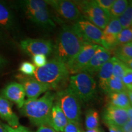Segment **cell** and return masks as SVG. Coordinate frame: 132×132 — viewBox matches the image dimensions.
Segmentation results:
<instances>
[{"mask_svg": "<svg viewBox=\"0 0 132 132\" xmlns=\"http://www.w3.org/2000/svg\"><path fill=\"white\" fill-rule=\"evenodd\" d=\"M85 43L72 26L64 25L54 45V58L66 65L78 54Z\"/></svg>", "mask_w": 132, "mask_h": 132, "instance_id": "6da1fadb", "label": "cell"}, {"mask_svg": "<svg viewBox=\"0 0 132 132\" xmlns=\"http://www.w3.org/2000/svg\"><path fill=\"white\" fill-rule=\"evenodd\" d=\"M55 94L48 91L39 98L27 99L21 108V113L36 126L48 125Z\"/></svg>", "mask_w": 132, "mask_h": 132, "instance_id": "7a4b0ae2", "label": "cell"}, {"mask_svg": "<svg viewBox=\"0 0 132 132\" xmlns=\"http://www.w3.org/2000/svg\"><path fill=\"white\" fill-rule=\"evenodd\" d=\"M69 76V72L65 64L53 58L47 62L45 65L36 67L35 73L32 77L49 85L52 89L65 83Z\"/></svg>", "mask_w": 132, "mask_h": 132, "instance_id": "3957f363", "label": "cell"}, {"mask_svg": "<svg viewBox=\"0 0 132 132\" xmlns=\"http://www.w3.org/2000/svg\"><path fill=\"white\" fill-rule=\"evenodd\" d=\"M96 82L92 76L81 72L71 76L68 87L81 100L87 102L94 97L96 94Z\"/></svg>", "mask_w": 132, "mask_h": 132, "instance_id": "277c9868", "label": "cell"}, {"mask_svg": "<svg viewBox=\"0 0 132 132\" xmlns=\"http://www.w3.org/2000/svg\"><path fill=\"white\" fill-rule=\"evenodd\" d=\"M55 103L59 105L69 122L79 123L81 116V100L68 87L55 94Z\"/></svg>", "mask_w": 132, "mask_h": 132, "instance_id": "5b68a950", "label": "cell"}, {"mask_svg": "<svg viewBox=\"0 0 132 132\" xmlns=\"http://www.w3.org/2000/svg\"><path fill=\"white\" fill-rule=\"evenodd\" d=\"M75 3L86 20L101 30L105 29L111 17L97 6L95 1H82Z\"/></svg>", "mask_w": 132, "mask_h": 132, "instance_id": "8992f818", "label": "cell"}, {"mask_svg": "<svg viewBox=\"0 0 132 132\" xmlns=\"http://www.w3.org/2000/svg\"><path fill=\"white\" fill-rule=\"evenodd\" d=\"M72 26L84 42L100 45L106 49L103 40L102 31L90 21L81 17Z\"/></svg>", "mask_w": 132, "mask_h": 132, "instance_id": "52a82bcc", "label": "cell"}, {"mask_svg": "<svg viewBox=\"0 0 132 132\" xmlns=\"http://www.w3.org/2000/svg\"><path fill=\"white\" fill-rule=\"evenodd\" d=\"M98 46L85 42L78 54L70 62L66 64L69 74L75 75L81 72L90 61Z\"/></svg>", "mask_w": 132, "mask_h": 132, "instance_id": "ba28073f", "label": "cell"}, {"mask_svg": "<svg viewBox=\"0 0 132 132\" xmlns=\"http://www.w3.org/2000/svg\"><path fill=\"white\" fill-rule=\"evenodd\" d=\"M20 47L29 56L43 54L45 56L53 53L54 45L50 40L43 39H26L20 42Z\"/></svg>", "mask_w": 132, "mask_h": 132, "instance_id": "9c48e42d", "label": "cell"}, {"mask_svg": "<svg viewBox=\"0 0 132 132\" xmlns=\"http://www.w3.org/2000/svg\"><path fill=\"white\" fill-rule=\"evenodd\" d=\"M48 5L54 10L62 19L69 21H77L81 18V14L78 7L72 1L66 0L47 1Z\"/></svg>", "mask_w": 132, "mask_h": 132, "instance_id": "30bf717a", "label": "cell"}, {"mask_svg": "<svg viewBox=\"0 0 132 132\" xmlns=\"http://www.w3.org/2000/svg\"><path fill=\"white\" fill-rule=\"evenodd\" d=\"M16 79L24 87L28 99H35L44 92L52 89L47 84L41 82L32 77H27L22 74L16 75Z\"/></svg>", "mask_w": 132, "mask_h": 132, "instance_id": "8fae6325", "label": "cell"}, {"mask_svg": "<svg viewBox=\"0 0 132 132\" xmlns=\"http://www.w3.org/2000/svg\"><path fill=\"white\" fill-rule=\"evenodd\" d=\"M0 95L9 102H14L20 109L25 102V91L20 82H10L1 90Z\"/></svg>", "mask_w": 132, "mask_h": 132, "instance_id": "7c38bea8", "label": "cell"}, {"mask_svg": "<svg viewBox=\"0 0 132 132\" xmlns=\"http://www.w3.org/2000/svg\"><path fill=\"white\" fill-rule=\"evenodd\" d=\"M111 52L99 45L96 52L82 72L91 76L98 73L101 67L111 59Z\"/></svg>", "mask_w": 132, "mask_h": 132, "instance_id": "4fadbf2b", "label": "cell"}, {"mask_svg": "<svg viewBox=\"0 0 132 132\" xmlns=\"http://www.w3.org/2000/svg\"><path fill=\"white\" fill-rule=\"evenodd\" d=\"M105 124L114 125L118 127L124 125L128 122V118L127 110L108 105L102 115Z\"/></svg>", "mask_w": 132, "mask_h": 132, "instance_id": "5bb4252c", "label": "cell"}, {"mask_svg": "<svg viewBox=\"0 0 132 132\" xmlns=\"http://www.w3.org/2000/svg\"><path fill=\"white\" fill-rule=\"evenodd\" d=\"M122 30V28L118 19L111 18L102 31L103 40L106 50L110 51V50L114 49L116 47L117 37Z\"/></svg>", "mask_w": 132, "mask_h": 132, "instance_id": "9a60e30c", "label": "cell"}, {"mask_svg": "<svg viewBox=\"0 0 132 132\" xmlns=\"http://www.w3.org/2000/svg\"><path fill=\"white\" fill-rule=\"evenodd\" d=\"M26 15L29 20L43 28L50 29L55 26V23L48 8L36 12L26 13Z\"/></svg>", "mask_w": 132, "mask_h": 132, "instance_id": "2e32d148", "label": "cell"}, {"mask_svg": "<svg viewBox=\"0 0 132 132\" xmlns=\"http://www.w3.org/2000/svg\"><path fill=\"white\" fill-rule=\"evenodd\" d=\"M68 122V120L62 111L61 108L57 103H54L52 107L48 126L56 131L63 132Z\"/></svg>", "mask_w": 132, "mask_h": 132, "instance_id": "e0dca14e", "label": "cell"}, {"mask_svg": "<svg viewBox=\"0 0 132 132\" xmlns=\"http://www.w3.org/2000/svg\"><path fill=\"white\" fill-rule=\"evenodd\" d=\"M0 117L12 127L19 126V117L12 110V103L0 95Z\"/></svg>", "mask_w": 132, "mask_h": 132, "instance_id": "ac0fdd59", "label": "cell"}, {"mask_svg": "<svg viewBox=\"0 0 132 132\" xmlns=\"http://www.w3.org/2000/svg\"><path fill=\"white\" fill-rule=\"evenodd\" d=\"M108 105L122 109H127L131 106L129 98L126 92H113L107 94Z\"/></svg>", "mask_w": 132, "mask_h": 132, "instance_id": "d6986e66", "label": "cell"}, {"mask_svg": "<svg viewBox=\"0 0 132 132\" xmlns=\"http://www.w3.org/2000/svg\"><path fill=\"white\" fill-rule=\"evenodd\" d=\"M113 57L104 64L98 72L99 85L105 93H106L109 81L113 77Z\"/></svg>", "mask_w": 132, "mask_h": 132, "instance_id": "ffe728a7", "label": "cell"}, {"mask_svg": "<svg viewBox=\"0 0 132 132\" xmlns=\"http://www.w3.org/2000/svg\"><path fill=\"white\" fill-rule=\"evenodd\" d=\"M14 17L7 6L0 3V29L11 31L14 28Z\"/></svg>", "mask_w": 132, "mask_h": 132, "instance_id": "44dd1931", "label": "cell"}, {"mask_svg": "<svg viewBox=\"0 0 132 132\" xmlns=\"http://www.w3.org/2000/svg\"><path fill=\"white\" fill-rule=\"evenodd\" d=\"M19 4H20V7L23 9L25 14L47 9L48 6L47 1L43 0H28L20 1Z\"/></svg>", "mask_w": 132, "mask_h": 132, "instance_id": "7402d4cb", "label": "cell"}, {"mask_svg": "<svg viewBox=\"0 0 132 132\" xmlns=\"http://www.w3.org/2000/svg\"><path fill=\"white\" fill-rule=\"evenodd\" d=\"M114 53L115 56L114 57L122 62L132 59V42L116 47L114 50Z\"/></svg>", "mask_w": 132, "mask_h": 132, "instance_id": "603a6c76", "label": "cell"}, {"mask_svg": "<svg viewBox=\"0 0 132 132\" xmlns=\"http://www.w3.org/2000/svg\"><path fill=\"white\" fill-rule=\"evenodd\" d=\"M128 3L129 2L127 0H115L109 12L111 19L119 18L126 10Z\"/></svg>", "mask_w": 132, "mask_h": 132, "instance_id": "cb8c5ba5", "label": "cell"}, {"mask_svg": "<svg viewBox=\"0 0 132 132\" xmlns=\"http://www.w3.org/2000/svg\"><path fill=\"white\" fill-rule=\"evenodd\" d=\"M99 124L98 113L94 110H89L86 113L85 126L87 130L97 128Z\"/></svg>", "mask_w": 132, "mask_h": 132, "instance_id": "d4e9b609", "label": "cell"}, {"mask_svg": "<svg viewBox=\"0 0 132 132\" xmlns=\"http://www.w3.org/2000/svg\"><path fill=\"white\" fill-rule=\"evenodd\" d=\"M126 91V87L123 85L122 79L113 76L108 82L106 94Z\"/></svg>", "mask_w": 132, "mask_h": 132, "instance_id": "484cf974", "label": "cell"}, {"mask_svg": "<svg viewBox=\"0 0 132 132\" xmlns=\"http://www.w3.org/2000/svg\"><path fill=\"white\" fill-rule=\"evenodd\" d=\"M132 42V26L122 29L117 37L116 47ZM115 47V48H116Z\"/></svg>", "mask_w": 132, "mask_h": 132, "instance_id": "4316f807", "label": "cell"}, {"mask_svg": "<svg viewBox=\"0 0 132 132\" xmlns=\"http://www.w3.org/2000/svg\"><path fill=\"white\" fill-rule=\"evenodd\" d=\"M118 20L122 29L127 28L131 26L132 20V2L128 3L126 10L123 14L118 18Z\"/></svg>", "mask_w": 132, "mask_h": 132, "instance_id": "83f0119b", "label": "cell"}, {"mask_svg": "<svg viewBox=\"0 0 132 132\" xmlns=\"http://www.w3.org/2000/svg\"><path fill=\"white\" fill-rule=\"evenodd\" d=\"M128 67L123 62L119 60L116 57H113V76L122 79Z\"/></svg>", "mask_w": 132, "mask_h": 132, "instance_id": "f1b7e54d", "label": "cell"}, {"mask_svg": "<svg viewBox=\"0 0 132 132\" xmlns=\"http://www.w3.org/2000/svg\"><path fill=\"white\" fill-rule=\"evenodd\" d=\"M36 67L34 64L28 61H24L20 64L19 71L22 75L27 77H32L35 73Z\"/></svg>", "mask_w": 132, "mask_h": 132, "instance_id": "f546056e", "label": "cell"}, {"mask_svg": "<svg viewBox=\"0 0 132 132\" xmlns=\"http://www.w3.org/2000/svg\"><path fill=\"white\" fill-rule=\"evenodd\" d=\"M122 81L127 90L132 91V70L131 69L128 67L125 75L122 78Z\"/></svg>", "mask_w": 132, "mask_h": 132, "instance_id": "4dcf8cb0", "label": "cell"}, {"mask_svg": "<svg viewBox=\"0 0 132 132\" xmlns=\"http://www.w3.org/2000/svg\"><path fill=\"white\" fill-rule=\"evenodd\" d=\"M97 6L100 9L110 15V11L114 3L115 0H97L95 1Z\"/></svg>", "mask_w": 132, "mask_h": 132, "instance_id": "1f68e13d", "label": "cell"}, {"mask_svg": "<svg viewBox=\"0 0 132 132\" xmlns=\"http://www.w3.org/2000/svg\"><path fill=\"white\" fill-rule=\"evenodd\" d=\"M33 64L36 67H41L47 63V56L43 54H38L32 57Z\"/></svg>", "mask_w": 132, "mask_h": 132, "instance_id": "d6a6232c", "label": "cell"}, {"mask_svg": "<svg viewBox=\"0 0 132 132\" xmlns=\"http://www.w3.org/2000/svg\"><path fill=\"white\" fill-rule=\"evenodd\" d=\"M3 127H4V132H34L28 127L21 125H19L16 127H12L9 125L3 123Z\"/></svg>", "mask_w": 132, "mask_h": 132, "instance_id": "836d02e7", "label": "cell"}, {"mask_svg": "<svg viewBox=\"0 0 132 132\" xmlns=\"http://www.w3.org/2000/svg\"><path fill=\"white\" fill-rule=\"evenodd\" d=\"M63 132H81L78 123L69 122L64 128Z\"/></svg>", "mask_w": 132, "mask_h": 132, "instance_id": "e575fe53", "label": "cell"}, {"mask_svg": "<svg viewBox=\"0 0 132 132\" xmlns=\"http://www.w3.org/2000/svg\"><path fill=\"white\" fill-rule=\"evenodd\" d=\"M36 132H58L56 131V130L53 129L52 128L48 126H46V125H44V126L39 127L38 129Z\"/></svg>", "mask_w": 132, "mask_h": 132, "instance_id": "d590c367", "label": "cell"}, {"mask_svg": "<svg viewBox=\"0 0 132 132\" xmlns=\"http://www.w3.org/2000/svg\"><path fill=\"white\" fill-rule=\"evenodd\" d=\"M110 132H123L122 128L120 127L116 126L114 125H107Z\"/></svg>", "mask_w": 132, "mask_h": 132, "instance_id": "8d00e7d4", "label": "cell"}, {"mask_svg": "<svg viewBox=\"0 0 132 132\" xmlns=\"http://www.w3.org/2000/svg\"><path fill=\"white\" fill-rule=\"evenodd\" d=\"M8 63L7 60L0 54V72L5 68Z\"/></svg>", "mask_w": 132, "mask_h": 132, "instance_id": "74e56055", "label": "cell"}, {"mask_svg": "<svg viewBox=\"0 0 132 132\" xmlns=\"http://www.w3.org/2000/svg\"><path fill=\"white\" fill-rule=\"evenodd\" d=\"M127 112L128 120V122L132 127V106H130L129 108L127 109Z\"/></svg>", "mask_w": 132, "mask_h": 132, "instance_id": "f35d334b", "label": "cell"}, {"mask_svg": "<svg viewBox=\"0 0 132 132\" xmlns=\"http://www.w3.org/2000/svg\"><path fill=\"white\" fill-rule=\"evenodd\" d=\"M123 62L127 66L128 68L131 69L132 70V59H127V60L125 61H123Z\"/></svg>", "mask_w": 132, "mask_h": 132, "instance_id": "ab89813d", "label": "cell"}, {"mask_svg": "<svg viewBox=\"0 0 132 132\" xmlns=\"http://www.w3.org/2000/svg\"><path fill=\"white\" fill-rule=\"evenodd\" d=\"M127 94L128 98H129L130 105H131V106H132V91H128V90H127Z\"/></svg>", "mask_w": 132, "mask_h": 132, "instance_id": "60d3db41", "label": "cell"}, {"mask_svg": "<svg viewBox=\"0 0 132 132\" xmlns=\"http://www.w3.org/2000/svg\"><path fill=\"white\" fill-rule=\"evenodd\" d=\"M85 132H101L100 130L98 128H95V129H90V130H87Z\"/></svg>", "mask_w": 132, "mask_h": 132, "instance_id": "b9f144b4", "label": "cell"}, {"mask_svg": "<svg viewBox=\"0 0 132 132\" xmlns=\"http://www.w3.org/2000/svg\"><path fill=\"white\" fill-rule=\"evenodd\" d=\"M0 132H4V127H3V123H2L0 120Z\"/></svg>", "mask_w": 132, "mask_h": 132, "instance_id": "7bdbcfd3", "label": "cell"}, {"mask_svg": "<svg viewBox=\"0 0 132 132\" xmlns=\"http://www.w3.org/2000/svg\"><path fill=\"white\" fill-rule=\"evenodd\" d=\"M2 39H3V36L2 34H1V33L0 32V41L2 40Z\"/></svg>", "mask_w": 132, "mask_h": 132, "instance_id": "ee69618b", "label": "cell"}, {"mask_svg": "<svg viewBox=\"0 0 132 132\" xmlns=\"http://www.w3.org/2000/svg\"><path fill=\"white\" fill-rule=\"evenodd\" d=\"M128 132H132V129H131V130H130V131H128Z\"/></svg>", "mask_w": 132, "mask_h": 132, "instance_id": "f6af8a7d", "label": "cell"}, {"mask_svg": "<svg viewBox=\"0 0 132 132\" xmlns=\"http://www.w3.org/2000/svg\"><path fill=\"white\" fill-rule=\"evenodd\" d=\"M131 26H132V20H131Z\"/></svg>", "mask_w": 132, "mask_h": 132, "instance_id": "bcb514c9", "label": "cell"}]
</instances>
